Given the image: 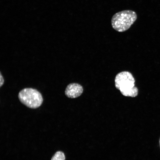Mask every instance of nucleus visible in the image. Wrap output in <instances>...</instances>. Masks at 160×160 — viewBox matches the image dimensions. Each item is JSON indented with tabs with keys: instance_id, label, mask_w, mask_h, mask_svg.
<instances>
[{
	"instance_id": "423d86ee",
	"label": "nucleus",
	"mask_w": 160,
	"mask_h": 160,
	"mask_svg": "<svg viewBox=\"0 0 160 160\" xmlns=\"http://www.w3.org/2000/svg\"><path fill=\"white\" fill-rule=\"evenodd\" d=\"M4 78L1 75V73L0 75V86L1 87L4 83Z\"/></svg>"
},
{
	"instance_id": "39448f33",
	"label": "nucleus",
	"mask_w": 160,
	"mask_h": 160,
	"mask_svg": "<svg viewBox=\"0 0 160 160\" xmlns=\"http://www.w3.org/2000/svg\"><path fill=\"white\" fill-rule=\"evenodd\" d=\"M65 159L64 153L62 152L58 151L55 153L51 160H65Z\"/></svg>"
},
{
	"instance_id": "f257e3e1",
	"label": "nucleus",
	"mask_w": 160,
	"mask_h": 160,
	"mask_svg": "<svg viewBox=\"0 0 160 160\" xmlns=\"http://www.w3.org/2000/svg\"><path fill=\"white\" fill-rule=\"evenodd\" d=\"M114 81L116 87L123 95L134 97L137 95L138 89L135 86V80L130 72L124 71L119 73Z\"/></svg>"
},
{
	"instance_id": "20e7f679",
	"label": "nucleus",
	"mask_w": 160,
	"mask_h": 160,
	"mask_svg": "<svg viewBox=\"0 0 160 160\" xmlns=\"http://www.w3.org/2000/svg\"><path fill=\"white\" fill-rule=\"evenodd\" d=\"M83 92V88L81 85L72 83L67 86L65 89V94L68 97L73 98L79 96Z\"/></svg>"
},
{
	"instance_id": "f03ea898",
	"label": "nucleus",
	"mask_w": 160,
	"mask_h": 160,
	"mask_svg": "<svg viewBox=\"0 0 160 160\" xmlns=\"http://www.w3.org/2000/svg\"><path fill=\"white\" fill-rule=\"evenodd\" d=\"M137 15L134 11L123 10L115 14L111 20L112 28L119 32H123L128 29L136 21Z\"/></svg>"
},
{
	"instance_id": "7ed1b4c3",
	"label": "nucleus",
	"mask_w": 160,
	"mask_h": 160,
	"mask_svg": "<svg viewBox=\"0 0 160 160\" xmlns=\"http://www.w3.org/2000/svg\"><path fill=\"white\" fill-rule=\"evenodd\" d=\"M18 97L21 103L31 108L39 107L43 101L41 93L36 89L32 88L22 89L19 92Z\"/></svg>"
},
{
	"instance_id": "0eeeda50",
	"label": "nucleus",
	"mask_w": 160,
	"mask_h": 160,
	"mask_svg": "<svg viewBox=\"0 0 160 160\" xmlns=\"http://www.w3.org/2000/svg\"><path fill=\"white\" fill-rule=\"evenodd\" d=\"M159 142H160V141H159Z\"/></svg>"
}]
</instances>
